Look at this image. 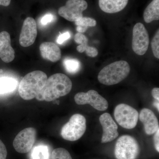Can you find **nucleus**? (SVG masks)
<instances>
[{
	"instance_id": "nucleus-1",
	"label": "nucleus",
	"mask_w": 159,
	"mask_h": 159,
	"mask_svg": "<svg viewBox=\"0 0 159 159\" xmlns=\"http://www.w3.org/2000/svg\"><path fill=\"white\" fill-rule=\"evenodd\" d=\"M72 88V81L66 75L60 73L53 74L48 78L35 98L39 101L51 102L67 95Z\"/></svg>"
},
{
	"instance_id": "nucleus-2",
	"label": "nucleus",
	"mask_w": 159,
	"mask_h": 159,
	"mask_svg": "<svg viewBox=\"0 0 159 159\" xmlns=\"http://www.w3.org/2000/svg\"><path fill=\"white\" fill-rule=\"evenodd\" d=\"M48 79L45 73L36 70L26 74L19 85V94L24 100H29L35 98Z\"/></svg>"
},
{
	"instance_id": "nucleus-3",
	"label": "nucleus",
	"mask_w": 159,
	"mask_h": 159,
	"mask_svg": "<svg viewBox=\"0 0 159 159\" xmlns=\"http://www.w3.org/2000/svg\"><path fill=\"white\" fill-rule=\"evenodd\" d=\"M130 71L129 64L125 61H119L104 67L98 76L99 82L105 85L119 83L128 76Z\"/></svg>"
},
{
	"instance_id": "nucleus-4",
	"label": "nucleus",
	"mask_w": 159,
	"mask_h": 159,
	"mask_svg": "<svg viewBox=\"0 0 159 159\" xmlns=\"http://www.w3.org/2000/svg\"><path fill=\"white\" fill-rule=\"evenodd\" d=\"M86 130V120L79 114L72 116L69 122L63 126L61 135L67 141L74 142L80 139Z\"/></svg>"
},
{
	"instance_id": "nucleus-5",
	"label": "nucleus",
	"mask_w": 159,
	"mask_h": 159,
	"mask_svg": "<svg viewBox=\"0 0 159 159\" xmlns=\"http://www.w3.org/2000/svg\"><path fill=\"white\" fill-rule=\"evenodd\" d=\"M140 152L138 141L130 135H122L116 142L115 155L117 159H137Z\"/></svg>"
},
{
	"instance_id": "nucleus-6",
	"label": "nucleus",
	"mask_w": 159,
	"mask_h": 159,
	"mask_svg": "<svg viewBox=\"0 0 159 159\" xmlns=\"http://www.w3.org/2000/svg\"><path fill=\"white\" fill-rule=\"evenodd\" d=\"M114 116L120 126L126 129H132L137 125L139 113L137 110L130 106L121 103L115 108Z\"/></svg>"
},
{
	"instance_id": "nucleus-7",
	"label": "nucleus",
	"mask_w": 159,
	"mask_h": 159,
	"mask_svg": "<svg viewBox=\"0 0 159 159\" xmlns=\"http://www.w3.org/2000/svg\"><path fill=\"white\" fill-rule=\"evenodd\" d=\"M74 100L78 105L89 104L98 111H106L108 107L107 100L94 90H90L87 93H77L74 97Z\"/></svg>"
},
{
	"instance_id": "nucleus-8",
	"label": "nucleus",
	"mask_w": 159,
	"mask_h": 159,
	"mask_svg": "<svg viewBox=\"0 0 159 159\" xmlns=\"http://www.w3.org/2000/svg\"><path fill=\"white\" fill-rule=\"evenodd\" d=\"M88 3L84 0H69L65 6L58 9V14L70 21L75 22L83 17V12L87 9Z\"/></svg>"
},
{
	"instance_id": "nucleus-9",
	"label": "nucleus",
	"mask_w": 159,
	"mask_h": 159,
	"mask_svg": "<svg viewBox=\"0 0 159 159\" xmlns=\"http://www.w3.org/2000/svg\"><path fill=\"white\" fill-rule=\"evenodd\" d=\"M37 132L33 127H28L20 132L14 139L13 147L20 153L29 152L36 141Z\"/></svg>"
},
{
	"instance_id": "nucleus-10",
	"label": "nucleus",
	"mask_w": 159,
	"mask_h": 159,
	"mask_svg": "<svg viewBox=\"0 0 159 159\" xmlns=\"http://www.w3.org/2000/svg\"><path fill=\"white\" fill-rule=\"evenodd\" d=\"M149 44V35L145 26L142 23H137L133 29V50L138 55H143L147 52Z\"/></svg>"
},
{
	"instance_id": "nucleus-11",
	"label": "nucleus",
	"mask_w": 159,
	"mask_h": 159,
	"mask_svg": "<svg viewBox=\"0 0 159 159\" xmlns=\"http://www.w3.org/2000/svg\"><path fill=\"white\" fill-rule=\"evenodd\" d=\"M37 34V25L35 20L31 17H27L23 23L20 34V45L23 47L31 46L35 41Z\"/></svg>"
},
{
	"instance_id": "nucleus-12",
	"label": "nucleus",
	"mask_w": 159,
	"mask_h": 159,
	"mask_svg": "<svg viewBox=\"0 0 159 159\" xmlns=\"http://www.w3.org/2000/svg\"><path fill=\"white\" fill-rule=\"evenodd\" d=\"M99 122L103 130L101 139L102 143L111 142L119 136L118 125L110 114L108 113L102 114L99 117Z\"/></svg>"
},
{
	"instance_id": "nucleus-13",
	"label": "nucleus",
	"mask_w": 159,
	"mask_h": 159,
	"mask_svg": "<svg viewBox=\"0 0 159 159\" xmlns=\"http://www.w3.org/2000/svg\"><path fill=\"white\" fill-rule=\"evenodd\" d=\"M139 118L144 125L145 133L148 135L153 134L159 129L158 120L153 112L151 110L142 109L139 114Z\"/></svg>"
},
{
	"instance_id": "nucleus-14",
	"label": "nucleus",
	"mask_w": 159,
	"mask_h": 159,
	"mask_svg": "<svg viewBox=\"0 0 159 159\" xmlns=\"http://www.w3.org/2000/svg\"><path fill=\"white\" fill-rule=\"evenodd\" d=\"M0 58L6 63L11 62L15 58V51L11 46L10 34L6 31L0 33Z\"/></svg>"
},
{
	"instance_id": "nucleus-15",
	"label": "nucleus",
	"mask_w": 159,
	"mask_h": 159,
	"mask_svg": "<svg viewBox=\"0 0 159 159\" xmlns=\"http://www.w3.org/2000/svg\"><path fill=\"white\" fill-rule=\"evenodd\" d=\"M41 55L44 59L52 62H56L61 58V51L54 43H43L40 45Z\"/></svg>"
},
{
	"instance_id": "nucleus-16",
	"label": "nucleus",
	"mask_w": 159,
	"mask_h": 159,
	"mask_svg": "<svg viewBox=\"0 0 159 159\" xmlns=\"http://www.w3.org/2000/svg\"><path fill=\"white\" fill-rule=\"evenodd\" d=\"M129 0H99V8L104 12L115 13L122 11L127 6Z\"/></svg>"
},
{
	"instance_id": "nucleus-17",
	"label": "nucleus",
	"mask_w": 159,
	"mask_h": 159,
	"mask_svg": "<svg viewBox=\"0 0 159 159\" xmlns=\"http://www.w3.org/2000/svg\"><path fill=\"white\" fill-rule=\"evenodd\" d=\"M74 41L79 44L77 46V50L79 53L85 52L86 54L89 57H97L98 54V50L94 47H90L88 45V39L85 35L78 32L74 36Z\"/></svg>"
},
{
	"instance_id": "nucleus-18",
	"label": "nucleus",
	"mask_w": 159,
	"mask_h": 159,
	"mask_svg": "<svg viewBox=\"0 0 159 159\" xmlns=\"http://www.w3.org/2000/svg\"><path fill=\"white\" fill-rule=\"evenodd\" d=\"M143 17L145 22L150 23L159 20V0H152L146 7Z\"/></svg>"
},
{
	"instance_id": "nucleus-19",
	"label": "nucleus",
	"mask_w": 159,
	"mask_h": 159,
	"mask_svg": "<svg viewBox=\"0 0 159 159\" xmlns=\"http://www.w3.org/2000/svg\"><path fill=\"white\" fill-rule=\"evenodd\" d=\"M17 82L11 77H0V94L11 93L15 89Z\"/></svg>"
},
{
	"instance_id": "nucleus-20",
	"label": "nucleus",
	"mask_w": 159,
	"mask_h": 159,
	"mask_svg": "<svg viewBox=\"0 0 159 159\" xmlns=\"http://www.w3.org/2000/svg\"><path fill=\"white\" fill-rule=\"evenodd\" d=\"M77 26L76 30L80 33L85 32L89 27H95L97 25V21L94 19L88 17H81L75 21Z\"/></svg>"
},
{
	"instance_id": "nucleus-21",
	"label": "nucleus",
	"mask_w": 159,
	"mask_h": 159,
	"mask_svg": "<svg viewBox=\"0 0 159 159\" xmlns=\"http://www.w3.org/2000/svg\"><path fill=\"white\" fill-rule=\"evenodd\" d=\"M31 159H49V152L48 146L39 145L35 146L31 151Z\"/></svg>"
},
{
	"instance_id": "nucleus-22",
	"label": "nucleus",
	"mask_w": 159,
	"mask_h": 159,
	"mask_svg": "<svg viewBox=\"0 0 159 159\" xmlns=\"http://www.w3.org/2000/svg\"><path fill=\"white\" fill-rule=\"evenodd\" d=\"M66 71L70 74H75L79 71L80 63L78 60L74 58H66L63 61Z\"/></svg>"
},
{
	"instance_id": "nucleus-23",
	"label": "nucleus",
	"mask_w": 159,
	"mask_h": 159,
	"mask_svg": "<svg viewBox=\"0 0 159 159\" xmlns=\"http://www.w3.org/2000/svg\"><path fill=\"white\" fill-rule=\"evenodd\" d=\"M51 159H72L70 152L65 148H56L52 151Z\"/></svg>"
},
{
	"instance_id": "nucleus-24",
	"label": "nucleus",
	"mask_w": 159,
	"mask_h": 159,
	"mask_svg": "<svg viewBox=\"0 0 159 159\" xmlns=\"http://www.w3.org/2000/svg\"><path fill=\"white\" fill-rule=\"evenodd\" d=\"M151 48L155 57L159 58V30L158 29L151 42Z\"/></svg>"
},
{
	"instance_id": "nucleus-25",
	"label": "nucleus",
	"mask_w": 159,
	"mask_h": 159,
	"mask_svg": "<svg viewBox=\"0 0 159 159\" xmlns=\"http://www.w3.org/2000/svg\"><path fill=\"white\" fill-rule=\"evenodd\" d=\"M54 16L51 13L45 15L41 20V24L43 25H46L47 24L51 23L54 20Z\"/></svg>"
},
{
	"instance_id": "nucleus-26",
	"label": "nucleus",
	"mask_w": 159,
	"mask_h": 159,
	"mask_svg": "<svg viewBox=\"0 0 159 159\" xmlns=\"http://www.w3.org/2000/svg\"><path fill=\"white\" fill-rule=\"evenodd\" d=\"M70 34L69 31H66L63 34H59V36L57 37V42L59 44H61L66 40L70 39Z\"/></svg>"
},
{
	"instance_id": "nucleus-27",
	"label": "nucleus",
	"mask_w": 159,
	"mask_h": 159,
	"mask_svg": "<svg viewBox=\"0 0 159 159\" xmlns=\"http://www.w3.org/2000/svg\"><path fill=\"white\" fill-rule=\"evenodd\" d=\"M7 151L5 145L0 140V159H6Z\"/></svg>"
},
{
	"instance_id": "nucleus-28",
	"label": "nucleus",
	"mask_w": 159,
	"mask_h": 159,
	"mask_svg": "<svg viewBox=\"0 0 159 159\" xmlns=\"http://www.w3.org/2000/svg\"><path fill=\"white\" fill-rule=\"evenodd\" d=\"M154 144L155 148L158 152H159V129L154 133Z\"/></svg>"
},
{
	"instance_id": "nucleus-29",
	"label": "nucleus",
	"mask_w": 159,
	"mask_h": 159,
	"mask_svg": "<svg viewBox=\"0 0 159 159\" xmlns=\"http://www.w3.org/2000/svg\"><path fill=\"white\" fill-rule=\"evenodd\" d=\"M152 97L156 100H159V89L158 88H154L152 91Z\"/></svg>"
},
{
	"instance_id": "nucleus-30",
	"label": "nucleus",
	"mask_w": 159,
	"mask_h": 159,
	"mask_svg": "<svg viewBox=\"0 0 159 159\" xmlns=\"http://www.w3.org/2000/svg\"><path fill=\"white\" fill-rule=\"evenodd\" d=\"M11 0H0V6H8L11 3Z\"/></svg>"
},
{
	"instance_id": "nucleus-31",
	"label": "nucleus",
	"mask_w": 159,
	"mask_h": 159,
	"mask_svg": "<svg viewBox=\"0 0 159 159\" xmlns=\"http://www.w3.org/2000/svg\"><path fill=\"white\" fill-rule=\"evenodd\" d=\"M153 106L157 109L158 111H159V100H156L153 102Z\"/></svg>"
}]
</instances>
